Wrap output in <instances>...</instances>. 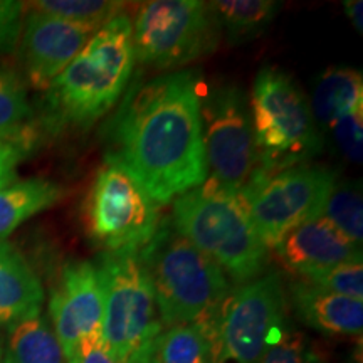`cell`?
Returning a JSON list of instances; mask_svg holds the SVG:
<instances>
[{
    "instance_id": "cb8c5ba5",
    "label": "cell",
    "mask_w": 363,
    "mask_h": 363,
    "mask_svg": "<svg viewBox=\"0 0 363 363\" xmlns=\"http://www.w3.org/2000/svg\"><path fill=\"white\" fill-rule=\"evenodd\" d=\"M125 6L126 2L113 0H40L33 4V9L98 30L106 22L123 13L121 11Z\"/></svg>"
},
{
    "instance_id": "8992f818",
    "label": "cell",
    "mask_w": 363,
    "mask_h": 363,
    "mask_svg": "<svg viewBox=\"0 0 363 363\" xmlns=\"http://www.w3.org/2000/svg\"><path fill=\"white\" fill-rule=\"evenodd\" d=\"M96 269L104 296V345L120 363H148L163 326L140 251L101 252Z\"/></svg>"
},
{
    "instance_id": "f546056e",
    "label": "cell",
    "mask_w": 363,
    "mask_h": 363,
    "mask_svg": "<svg viewBox=\"0 0 363 363\" xmlns=\"http://www.w3.org/2000/svg\"><path fill=\"white\" fill-rule=\"evenodd\" d=\"M27 152L29 147L26 145L0 140V189L17 180V167L24 160Z\"/></svg>"
},
{
    "instance_id": "52a82bcc",
    "label": "cell",
    "mask_w": 363,
    "mask_h": 363,
    "mask_svg": "<svg viewBox=\"0 0 363 363\" xmlns=\"http://www.w3.org/2000/svg\"><path fill=\"white\" fill-rule=\"evenodd\" d=\"M286 315V291L276 271L229 293L207 320L214 363H259L278 337Z\"/></svg>"
},
{
    "instance_id": "4dcf8cb0",
    "label": "cell",
    "mask_w": 363,
    "mask_h": 363,
    "mask_svg": "<svg viewBox=\"0 0 363 363\" xmlns=\"http://www.w3.org/2000/svg\"><path fill=\"white\" fill-rule=\"evenodd\" d=\"M362 0H345L343 2V9L347 12L348 19L352 21V24L358 33H363V16H362Z\"/></svg>"
},
{
    "instance_id": "d6986e66",
    "label": "cell",
    "mask_w": 363,
    "mask_h": 363,
    "mask_svg": "<svg viewBox=\"0 0 363 363\" xmlns=\"http://www.w3.org/2000/svg\"><path fill=\"white\" fill-rule=\"evenodd\" d=\"M2 363H67L51 321L34 315L7 326Z\"/></svg>"
},
{
    "instance_id": "7402d4cb",
    "label": "cell",
    "mask_w": 363,
    "mask_h": 363,
    "mask_svg": "<svg viewBox=\"0 0 363 363\" xmlns=\"http://www.w3.org/2000/svg\"><path fill=\"white\" fill-rule=\"evenodd\" d=\"M33 115L22 79L13 71H0V140L29 147Z\"/></svg>"
},
{
    "instance_id": "9c48e42d",
    "label": "cell",
    "mask_w": 363,
    "mask_h": 363,
    "mask_svg": "<svg viewBox=\"0 0 363 363\" xmlns=\"http://www.w3.org/2000/svg\"><path fill=\"white\" fill-rule=\"evenodd\" d=\"M201 120L207 180L240 194L259 170L247 94L230 83L202 91Z\"/></svg>"
},
{
    "instance_id": "3957f363",
    "label": "cell",
    "mask_w": 363,
    "mask_h": 363,
    "mask_svg": "<svg viewBox=\"0 0 363 363\" xmlns=\"http://www.w3.org/2000/svg\"><path fill=\"white\" fill-rule=\"evenodd\" d=\"M172 225L238 283L264 274V246L239 194L206 180L172 203Z\"/></svg>"
},
{
    "instance_id": "ac0fdd59",
    "label": "cell",
    "mask_w": 363,
    "mask_h": 363,
    "mask_svg": "<svg viewBox=\"0 0 363 363\" xmlns=\"http://www.w3.org/2000/svg\"><path fill=\"white\" fill-rule=\"evenodd\" d=\"M62 194L61 185L48 179L16 180L0 189V240H7L30 217L56 206Z\"/></svg>"
},
{
    "instance_id": "603a6c76",
    "label": "cell",
    "mask_w": 363,
    "mask_h": 363,
    "mask_svg": "<svg viewBox=\"0 0 363 363\" xmlns=\"http://www.w3.org/2000/svg\"><path fill=\"white\" fill-rule=\"evenodd\" d=\"M321 217L330 222L350 242L362 247L363 240V197L360 184L337 180L326 199Z\"/></svg>"
},
{
    "instance_id": "4fadbf2b",
    "label": "cell",
    "mask_w": 363,
    "mask_h": 363,
    "mask_svg": "<svg viewBox=\"0 0 363 363\" xmlns=\"http://www.w3.org/2000/svg\"><path fill=\"white\" fill-rule=\"evenodd\" d=\"M94 33L88 26L33 9L22 27V59L29 83L35 89L48 91Z\"/></svg>"
},
{
    "instance_id": "ffe728a7",
    "label": "cell",
    "mask_w": 363,
    "mask_h": 363,
    "mask_svg": "<svg viewBox=\"0 0 363 363\" xmlns=\"http://www.w3.org/2000/svg\"><path fill=\"white\" fill-rule=\"evenodd\" d=\"M208 6L229 43L240 44L264 33L278 16L281 4L272 0H214Z\"/></svg>"
},
{
    "instance_id": "44dd1931",
    "label": "cell",
    "mask_w": 363,
    "mask_h": 363,
    "mask_svg": "<svg viewBox=\"0 0 363 363\" xmlns=\"http://www.w3.org/2000/svg\"><path fill=\"white\" fill-rule=\"evenodd\" d=\"M148 363H214L207 326L190 323L163 330L153 343Z\"/></svg>"
},
{
    "instance_id": "7a4b0ae2",
    "label": "cell",
    "mask_w": 363,
    "mask_h": 363,
    "mask_svg": "<svg viewBox=\"0 0 363 363\" xmlns=\"http://www.w3.org/2000/svg\"><path fill=\"white\" fill-rule=\"evenodd\" d=\"M135 62L133 24L120 13L94 33L49 86L51 128L88 130L106 116L128 88Z\"/></svg>"
},
{
    "instance_id": "f1b7e54d",
    "label": "cell",
    "mask_w": 363,
    "mask_h": 363,
    "mask_svg": "<svg viewBox=\"0 0 363 363\" xmlns=\"http://www.w3.org/2000/svg\"><path fill=\"white\" fill-rule=\"evenodd\" d=\"M67 363H120L111 355L103 342L101 333L91 335L78 343L67 357Z\"/></svg>"
},
{
    "instance_id": "1f68e13d",
    "label": "cell",
    "mask_w": 363,
    "mask_h": 363,
    "mask_svg": "<svg viewBox=\"0 0 363 363\" xmlns=\"http://www.w3.org/2000/svg\"><path fill=\"white\" fill-rule=\"evenodd\" d=\"M2 353H4V345H2V340H0V363H2Z\"/></svg>"
},
{
    "instance_id": "2e32d148",
    "label": "cell",
    "mask_w": 363,
    "mask_h": 363,
    "mask_svg": "<svg viewBox=\"0 0 363 363\" xmlns=\"http://www.w3.org/2000/svg\"><path fill=\"white\" fill-rule=\"evenodd\" d=\"M44 288L22 252L9 240H0V325L11 326L39 315Z\"/></svg>"
},
{
    "instance_id": "6da1fadb",
    "label": "cell",
    "mask_w": 363,
    "mask_h": 363,
    "mask_svg": "<svg viewBox=\"0 0 363 363\" xmlns=\"http://www.w3.org/2000/svg\"><path fill=\"white\" fill-rule=\"evenodd\" d=\"M197 72L180 69L135 83L104 126L106 160L158 207L207 180Z\"/></svg>"
},
{
    "instance_id": "83f0119b",
    "label": "cell",
    "mask_w": 363,
    "mask_h": 363,
    "mask_svg": "<svg viewBox=\"0 0 363 363\" xmlns=\"http://www.w3.org/2000/svg\"><path fill=\"white\" fill-rule=\"evenodd\" d=\"M24 4L17 0H0V54L12 51L22 33Z\"/></svg>"
},
{
    "instance_id": "9a60e30c",
    "label": "cell",
    "mask_w": 363,
    "mask_h": 363,
    "mask_svg": "<svg viewBox=\"0 0 363 363\" xmlns=\"http://www.w3.org/2000/svg\"><path fill=\"white\" fill-rule=\"evenodd\" d=\"M289 301L299 320L325 335L357 337L363 328V301L326 291L305 279L289 286Z\"/></svg>"
},
{
    "instance_id": "4316f807",
    "label": "cell",
    "mask_w": 363,
    "mask_h": 363,
    "mask_svg": "<svg viewBox=\"0 0 363 363\" xmlns=\"http://www.w3.org/2000/svg\"><path fill=\"white\" fill-rule=\"evenodd\" d=\"M333 136L335 147L352 163L363 160V110L353 111L340 118L328 128Z\"/></svg>"
},
{
    "instance_id": "ba28073f",
    "label": "cell",
    "mask_w": 363,
    "mask_h": 363,
    "mask_svg": "<svg viewBox=\"0 0 363 363\" xmlns=\"http://www.w3.org/2000/svg\"><path fill=\"white\" fill-rule=\"evenodd\" d=\"M131 24L136 61L169 72L211 54L220 38L214 12L202 0L143 2Z\"/></svg>"
},
{
    "instance_id": "e0dca14e",
    "label": "cell",
    "mask_w": 363,
    "mask_h": 363,
    "mask_svg": "<svg viewBox=\"0 0 363 363\" xmlns=\"http://www.w3.org/2000/svg\"><path fill=\"white\" fill-rule=\"evenodd\" d=\"M310 110L318 130H328L340 118L363 110L362 72L352 67H330L313 91Z\"/></svg>"
},
{
    "instance_id": "7c38bea8",
    "label": "cell",
    "mask_w": 363,
    "mask_h": 363,
    "mask_svg": "<svg viewBox=\"0 0 363 363\" xmlns=\"http://www.w3.org/2000/svg\"><path fill=\"white\" fill-rule=\"evenodd\" d=\"M104 296L98 269L89 261H71L62 267L49 299V316L66 360L81 340L101 333Z\"/></svg>"
},
{
    "instance_id": "d4e9b609",
    "label": "cell",
    "mask_w": 363,
    "mask_h": 363,
    "mask_svg": "<svg viewBox=\"0 0 363 363\" xmlns=\"http://www.w3.org/2000/svg\"><path fill=\"white\" fill-rule=\"evenodd\" d=\"M259 363H330V360L306 333L286 320Z\"/></svg>"
},
{
    "instance_id": "277c9868",
    "label": "cell",
    "mask_w": 363,
    "mask_h": 363,
    "mask_svg": "<svg viewBox=\"0 0 363 363\" xmlns=\"http://www.w3.org/2000/svg\"><path fill=\"white\" fill-rule=\"evenodd\" d=\"M140 256L165 328L207 320L229 294L225 272L177 233L170 219H162Z\"/></svg>"
},
{
    "instance_id": "30bf717a",
    "label": "cell",
    "mask_w": 363,
    "mask_h": 363,
    "mask_svg": "<svg viewBox=\"0 0 363 363\" xmlns=\"http://www.w3.org/2000/svg\"><path fill=\"white\" fill-rule=\"evenodd\" d=\"M337 180L330 169L298 165L257 177L239 197L257 235L272 249L294 227L321 216Z\"/></svg>"
},
{
    "instance_id": "5bb4252c",
    "label": "cell",
    "mask_w": 363,
    "mask_h": 363,
    "mask_svg": "<svg viewBox=\"0 0 363 363\" xmlns=\"http://www.w3.org/2000/svg\"><path fill=\"white\" fill-rule=\"evenodd\" d=\"M272 249L281 262L301 278L343 262L362 261V247L321 216L294 227Z\"/></svg>"
},
{
    "instance_id": "8fae6325",
    "label": "cell",
    "mask_w": 363,
    "mask_h": 363,
    "mask_svg": "<svg viewBox=\"0 0 363 363\" xmlns=\"http://www.w3.org/2000/svg\"><path fill=\"white\" fill-rule=\"evenodd\" d=\"M160 208L116 163L104 160L86 202L89 238L103 252L140 251L160 225Z\"/></svg>"
},
{
    "instance_id": "484cf974",
    "label": "cell",
    "mask_w": 363,
    "mask_h": 363,
    "mask_svg": "<svg viewBox=\"0 0 363 363\" xmlns=\"http://www.w3.org/2000/svg\"><path fill=\"white\" fill-rule=\"evenodd\" d=\"M308 283L323 288L326 291L363 301V262H343L328 269L313 272L305 278Z\"/></svg>"
},
{
    "instance_id": "5b68a950",
    "label": "cell",
    "mask_w": 363,
    "mask_h": 363,
    "mask_svg": "<svg viewBox=\"0 0 363 363\" xmlns=\"http://www.w3.org/2000/svg\"><path fill=\"white\" fill-rule=\"evenodd\" d=\"M259 170L257 177L291 169L320 153L323 142L310 101L286 72L262 67L249 99Z\"/></svg>"
}]
</instances>
